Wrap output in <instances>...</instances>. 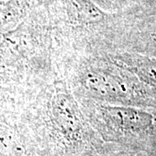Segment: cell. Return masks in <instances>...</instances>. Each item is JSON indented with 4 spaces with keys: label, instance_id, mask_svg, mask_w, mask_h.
Returning <instances> with one entry per match:
<instances>
[{
    "label": "cell",
    "instance_id": "cell-1",
    "mask_svg": "<svg viewBox=\"0 0 156 156\" xmlns=\"http://www.w3.org/2000/svg\"><path fill=\"white\" fill-rule=\"evenodd\" d=\"M56 76L48 13L38 6L0 39V108L23 111Z\"/></svg>",
    "mask_w": 156,
    "mask_h": 156
},
{
    "label": "cell",
    "instance_id": "cell-4",
    "mask_svg": "<svg viewBox=\"0 0 156 156\" xmlns=\"http://www.w3.org/2000/svg\"><path fill=\"white\" fill-rule=\"evenodd\" d=\"M76 99L102 104L156 108V90L106 54L76 57L56 68Z\"/></svg>",
    "mask_w": 156,
    "mask_h": 156
},
{
    "label": "cell",
    "instance_id": "cell-6",
    "mask_svg": "<svg viewBox=\"0 0 156 156\" xmlns=\"http://www.w3.org/2000/svg\"><path fill=\"white\" fill-rule=\"evenodd\" d=\"M22 112L0 108V156H41Z\"/></svg>",
    "mask_w": 156,
    "mask_h": 156
},
{
    "label": "cell",
    "instance_id": "cell-8",
    "mask_svg": "<svg viewBox=\"0 0 156 156\" xmlns=\"http://www.w3.org/2000/svg\"><path fill=\"white\" fill-rule=\"evenodd\" d=\"M120 67L128 70L151 89L156 90V60L126 51H114L106 54Z\"/></svg>",
    "mask_w": 156,
    "mask_h": 156
},
{
    "label": "cell",
    "instance_id": "cell-2",
    "mask_svg": "<svg viewBox=\"0 0 156 156\" xmlns=\"http://www.w3.org/2000/svg\"><path fill=\"white\" fill-rule=\"evenodd\" d=\"M22 113L41 156H100L106 148L58 75Z\"/></svg>",
    "mask_w": 156,
    "mask_h": 156
},
{
    "label": "cell",
    "instance_id": "cell-5",
    "mask_svg": "<svg viewBox=\"0 0 156 156\" xmlns=\"http://www.w3.org/2000/svg\"><path fill=\"white\" fill-rule=\"evenodd\" d=\"M77 101L103 142L156 156V108Z\"/></svg>",
    "mask_w": 156,
    "mask_h": 156
},
{
    "label": "cell",
    "instance_id": "cell-7",
    "mask_svg": "<svg viewBox=\"0 0 156 156\" xmlns=\"http://www.w3.org/2000/svg\"><path fill=\"white\" fill-rule=\"evenodd\" d=\"M115 51H126L156 60V21L121 24Z\"/></svg>",
    "mask_w": 156,
    "mask_h": 156
},
{
    "label": "cell",
    "instance_id": "cell-9",
    "mask_svg": "<svg viewBox=\"0 0 156 156\" xmlns=\"http://www.w3.org/2000/svg\"><path fill=\"white\" fill-rule=\"evenodd\" d=\"M100 156H150L145 153L138 151L129 150L121 147L107 144L106 148L100 154Z\"/></svg>",
    "mask_w": 156,
    "mask_h": 156
},
{
    "label": "cell",
    "instance_id": "cell-3",
    "mask_svg": "<svg viewBox=\"0 0 156 156\" xmlns=\"http://www.w3.org/2000/svg\"><path fill=\"white\" fill-rule=\"evenodd\" d=\"M47 13L55 68L76 57L116 50L120 23L92 0H50Z\"/></svg>",
    "mask_w": 156,
    "mask_h": 156
}]
</instances>
